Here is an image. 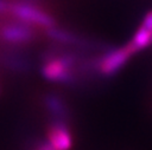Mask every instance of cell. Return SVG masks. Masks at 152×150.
Segmentation results:
<instances>
[{
	"label": "cell",
	"mask_w": 152,
	"mask_h": 150,
	"mask_svg": "<svg viewBox=\"0 0 152 150\" xmlns=\"http://www.w3.org/2000/svg\"><path fill=\"white\" fill-rule=\"evenodd\" d=\"M46 136V141L52 145L55 150H70L74 145L72 135L66 122L53 119L48 129Z\"/></svg>",
	"instance_id": "cell-4"
},
{
	"label": "cell",
	"mask_w": 152,
	"mask_h": 150,
	"mask_svg": "<svg viewBox=\"0 0 152 150\" xmlns=\"http://www.w3.org/2000/svg\"><path fill=\"white\" fill-rule=\"evenodd\" d=\"M31 150H55V149L48 141H39L36 145H33Z\"/></svg>",
	"instance_id": "cell-10"
},
{
	"label": "cell",
	"mask_w": 152,
	"mask_h": 150,
	"mask_svg": "<svg viewBox=\"0 0 152 150\" xmlns=\"http://www.w3.org/2000/svg\"><path fill=\"white\" fill-rule=\"evenodd\" d=\"M151 44H152V32L140 26L133 34L131 41L127 44V47L134 54V53L139 52L140 50L147 47Z\"/></svg>",
	"instance_id": "cell-7"
},
{
	"label": "cell",
	"mask_w": 152,
	"mask_h": 150,
	"mask_svg": "<svg viewBox=\"0 0 152 150\" xmlns=\"http://www.w3.org/2000/svg\"><path fill=\"white\" fill-rule=\"evenodd\" d=\"M4 64L11 70H17V71H26L30 69V61L21 56L10 54L8 57L4 58Z\"/></svg>",
	"instance_id": "cell-8"
},
{
	"label": "cell",
	"mask_w": 152,
	"mask_h": 150,
	"mask_svg": "<svg viewBox=\"0 0 152 150\" xmlns=\"http://www.w3.org/2000/svg\"><path fill=\"white\" fill-rule=\"evenodd\" d=\"M44 103L55 120H62L66 123L69 122L70 111L63 98H61L56 93H48V96L44 99Z\"/></svg>",
	"instance_id": "cell-5"
},
{
	"label": "cell",
	"mask_w": 152,
	"mask_h": 150,
	"mask_svg": "<svg viewBox=\"0 0 152 150\" xmlns=\"http://www.w3.org/2000/svg\"><path fill=\"white\" fill-rule=\"evenodd\" d=\"M140 26L152 32V11H150V12H147L145 14V17H144L142 22H141Z\"/></svg>",
	"instance_id": "cell-9"
},
{
	"label": "cell",
	"mask_w": 152,
	"mask_h": 150,
	"mask_svg": "<svg viewBox=\"0 0 152 150\" xmlns=\"http://www.w3.org/2000/svg\"><path fill=\"white\" fill-rule=\"evenodd\" d=\"M8 13L12 14V17L15 18L18 21L25 22L30 26H39L44 27L45 30L56 26V20L50 14L27 1L13 4L10 2Z\"/></svg>",
	"instance_id": "cell-1"
},
{
	"label": "cell",
	"mask_w": 152,
	"mask_h": 150,
	"mask_svg": "<svg viewBox=\"0 0 152 150\" xmlns=\"http://www.w3.org/2000/svg\"><path fill=\"white\" fill-rule=\"evenodd\" d=\"M131 56H133V53L127 47V45L106 52L103 57L97 59V70L101 74L106 77L114 76L124 67V65L128 61Z\"/></svg>",
	"instance_id": "cell-2"
},
{
	"label": "cell",
	"mask_w": 152,
	"mask_h": 150,
	"mask_svg": "<svg viewBox=\"0 0 152 150\" xmlns=\"http://www.w3.org/2000/svg\"><path fill=\"white\" fill-rule=\"evenodd\" d=\"M46 34L55 41L59 43V44H65V45H78V46H87L88 41L78 35H76L75 33L70 32V31H65L63 28H58V27H51L49 30H46Z\"/></svg>",
	"instance_id": "cell-6"
},
{
	"label": "cell",
	"mask_w": 152,
	"mask_h": 150,
	"mask_svg": "<svg viewBox=\"0 0 152 150\" xmlns=\"http://www.w3.org/2000/svg\"><path fill=\"white\" fill-rule=\"evenodd\" d=\"M0 37L6 43L19 45L31 43L36 38V33L32 26L21 21H17L13 24L4 25L0 30Z\"/></svg>",
	"instance_id": "cell-3"
},
{
	"label": "cell",
	"mask_w": 152,
	"mask_h": 150,
	"mask_svg": "<svg viewBox=\"0 0 152 150\" xmlns=\"http://www.w3.org/2000/svg\"><path fill=\"white\" fill-rule=\"evenodd\" d=\"M10 2L7 0H0V13H8Z\"/></svg>",
	"instance_id": "cell-11"
}]
</instances>
